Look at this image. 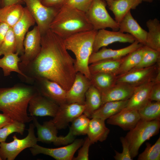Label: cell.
<instances>
[{
  "label": "cell",
  "instance_id": "1",
  "mask_svg": "<svg viewBox=\"0 0 160 160\" xmlns=\"http://www.w3.org/2000/svg\"><path fill=\"white\" fill-rule=\"evenodd\" d=\"M41 48L36 57L21 71L28 70L29 79L44 78L55 81L66 91L75 80V59L66 49L64 39L50 29L41 34Z\"/></svg>",
  "mask_w": 160,
  "mask_h": 160
},
{
  "label": "cell",
  "instance_id": "2",
  "mask_svg": "<svg viewBox=\"0 0 160 160\" xmlns=\"http://www.w3.org/2000/svg\"><path fill=\"white\" fill-rule=\"evenodd\" d=\"M38 93L34 86L22 84L0 88V111L13 120L29 122L32 118L27 113L29 102Z\"/></svg>",
  "mask_w": 160,
  "mask_h": 160
},
{
  "label": "cell",
  "instance_id": "3",
  "mask_svg": "<svg viewBox=\"0 0 160 160\" xmlns=\"http://www.w3.org/2000/svg\"><path fill=\"white\" fill-rule=\"evenodd\" d=\"M49 29L63 39L93 29L85 12L63 6L51 22Z\"/></svg>",
  "mask_w": 160,
  "mask_h": 160
},
{
  "label": "cell",
  "instance_id": "4",
  "mask_svg": "<svg viewBox=\"0 0 160 160\" xmlns=\"http://www.w3.org/2000/svg\"><path fill=\"white\" fill-rule=\"evenodd\" d=\"M97 31L94 29L77 33L64 39L65 47L75 56L74 68L90 80L89 60L93 52L95 38Z\"/></svg>",
  "mask_w": 160,
  "mask_h": 160
},
{
  "label": "cell",
  "instance_id": "5",
  "mask_svg": "<svg viewBox=\"0 0 160 160\" xmlns=\"http://www.w3.org/2000/svg\"><path fill=\"white\" fill-rule=\"evenodd\" d=\"M160 128V120L146 121L140 120L125 137L129 146L132 158L138 153L139 148L146 141L157 135Z\"/></svg>",
  "mask_w": 160,
  "mask_h": 160
},
{
  "label": "cell",
  "instance_id": "6",
  "mask_svg": "<svg viewBox=\"0 0 160 160\" xmlns=\"http://www.w3.org/2000/svg\"><path fill=\"white\" fill-rule=\"evenodd\" d=\"M107 4L103 0H93L87 11L86 16L94 30L110 28L113 31H118L119 24L108 13Z\"/></svg>",
  "mask_w": 160,
  "mask_h": 160
},
{
  "label": "cell",
  "instance_id": "7",
  "mask_svg": "<svg viewBox=\"0 0 160 160\" xmlns=\"http://www.w3.org/2000/svg\"><path fill=\"white\" fill-rule=\"evenodd\" d=\"M35 127L33 123L30 124L28 134L23 139H19L14 135L12 141L0 143V155L2 160H14L23 150L36 144L38 141L35 134Z\"/></svg>",
  "mask_w": 160,
  "mask_h": 160
},
{
  "label": "cell",
  "instance_id": "8",
  "mask_svg": "<svg viewBox=\"0 0 160 160\" xmlns=\"http://www.w3.org/2000/svg\"><path fill=\"white\" fill-rule=\"evenodd\" d=\"M32 121L37 131V140L43 143H53L55 145H67L72 142L75 136L69 132L65 136H58L57 129L52 119L44 122L41 125L36 116H32Z\"/></svg>",
  "mask_w": 160,
  "mask_h": 160
},
{
  "label": "cell",
  "instance_id": "9",
  "mask_svg": "<svg viewBox=\"0 0 160 160\" xmlns=\"http://www.w3.org/2000/svg\"><path fill=\"white\" fill-rule=\"evenodd\" d=\"M24 2L41 34L45 33L49 29L50 25L59 9L46 7L41 0H24Z\"/></svg>",
  "mask_w": 160,
  "mask_h": 160
},
{
  "label": "cell",
  "instance_id": "10",
  "mask_svg": "<svg viewBox=\"0 0 160 160\" xmlns=\"http://www.w3.org/2000/svg\"><path fill=\"white\" fill-rule=\"evenodd\" d=\"M160 81V62L150 67L130 71L117 76L116 83H124L137 87L148 82Z\"/></svg>",
  "mask_w": 160,
  "mask_h": 160
},
{
  "label": "cell",
  "instance_id": "11",
  "mask_svg": "<svg viewBox=\"0 0 160 160\" xmlns=\"http://www.w3.org/2000/svg\"><path fill=\"white\" fill-rule=\"evenodd\" d=\"M41 33L35 26L26 34L23 41L24 53L20 57L19 66L20 70L26 67L37 56L41 48Z\"/></svg>",
  "mask_w": 160,
  "mask_h": 160
},
{
  "label": "cell",
  "instance_id": "12",
  "mask_svg": "<svg viewBox=\"0 0 160 160\" xmlns=\"http://www.w3.org/2000/svg\"><path fill=\"white\" fill-rule=\"evenodd\" d=\"M84 141L82 139H75L72 142L65 146L56 148H45L36 144L31 148L30 150L34 156L42 154L49 156L57 160H71Z\"/></svg>",
  "mask_w": 160,
  "mask_h": 160
},
{
  "label": "cell",
  "instance_id": "13",
  "mask_svg": "<svg viewBox=\"0 0 160 160\" xmlns=\"http://www.w3.org/2000/svg\"><path fill=\"white\" fill-rule=\"evenodd\" d=\"M39 93L53 101L58 105L66 103L67 91L57 83L42 78L32 79Z\"/></svg>",
  "mask_w": 160,
  "mask_h": 160
},
{
  "label": "cell",
  "instance_id": "14",
  "mask_svg": "<svg viewBox=\"0 0 160 160\" xmlns=\"http://www.w3.org/2000/svg\"><path fill=\"white\" fill-rule=\"evenodd\" d=\"M85 107V104L76 103L59 105L52 121L58 130L65 129L70 123L83 113Z\"/></svg>",
  "mask_w": 160,
  "mask_h": 160
},
{
  "label": "cell",
  "instance_id": "15",
  "mask_svg": "<svg viewBox=\"0 0 160 160\" xmlns=\"http://www.w3.org/2000/svg\"><path fill=\"white\" fill-rule=\"evenodd\" d=\"M136 40L131 35L118 31H109L103 29L97 31L94 42L93 52H97L102 47L113 43H132Z\"/></svg>",
  "mask_w": 160,
  "mask_h": 160
},
{
  "label": "cell",
  "instance_id": "16",
  "mask_svg": "<svg viewBox=\"0 0 160 160\" xmlns=\"http://www.w3.org/2000/svg\"><path fill=\"white\" fill-rule=\"evenodd\" d=\"M28 107L31 116H49L53 118L57 112L59 105L38 93L31 99Z\"/></svg>",
  "mask_w": 160,
  "mask_h": 160
},
{
  "label": "cell",
  "instance_id": "17",
  "mask_svg": "<svg viewBox=\"0 0 160 160\" xmlns=\"http://www.w3.org/2000/svg\"><path fill=\"white\" fill-rule=\"evenodd\" d=\"M91 84L89 79L81 73L77 72L72 85L67 91L66 103L85 104V94Z\"/></svg>",
  "mask_w": 160,
  "mask_h": 160
},
{
  "label": "cell",
  "instance_id": "18",
  "mask_svg": "<svg viewBox=\"0 0 160 160\" xmlns=\"http://www.w3.org/2000/svg\"><path fill=\"white\" fill-rule=\"evenodd\" d=\"M143 46L135 40L129 45L117 49L102 48L97 52H92L89 60V64L103 60L108 59H114L122 58L130 52Z\"/></svg>",
  "mask_w": 160,
  "mask_h": 160
},
{
  "label": "cell",
  "instance_id": "19",
  "mask_svg": "<svg viewBox=\"0 0 160 160\" xmlns=\"http://www.w3.org/2000/svg\"><path fill=\"white\" fill-rule=\"evenodd\" d=\"M35 21L26 7H24L23 13L19 20L12 27L17 44L16 52L23 55L24 53L23 41L29 28L33 25Z\"/></svg>",
  "mask_w": 160,
  "mask_h": 160
},
{
  "label": "cell",
  "instance_id": "20",
  "mask_svg": "<svg viewBox=\"0 0 160 160\" xmlns=\"http://www.w3.org/2000/svg\"><path fill=\"white\" fill-rule=\"evenodd\" d=\"M156 80L151 81L136 87L133 94L129 99L126 107L122 111L135 110L137 111L144 106L149 101L151 88Z\"/></svg>",
  "mask_w": 160,
  "mask_h": 160
},
{
  "label": "cell",
  "instance_id": "21",
  "mask_svg": "<svg viewBox=\"0 0 160 160\" xmlns=\"http://www.w3.org/2000/svg\"><path fill=\"white\" fill-rule=\"evenodd\" d=\"M119 24V31L130 34L136 40L145 45L147 31L143 29L134 18L130 11Z\"/></svg>",
  "mask_w": 160,
  "mask_h": 160
},
{
  "label": "cell",
  "instance_id": "22",
  "mask_svg": "<svg viewBox=\"0 0 160 160\" xmlns=\"http://www.w3.org/2000/svg\"><path fill=\"white\" fill-rule=\"evenodd\" d=\"M140 120L137 110L121 111L108 119V124L118 126L125 130H130L136 126Z\"/></svg>",
  "mask_w": 160,
  "mask_h": 160
},
{
  "label": "cell",
  "instance_id": "23",
  "mask_svg": "<svg viewBox=\"0 0 160 160\" xmlns=\"http://www.w3.org/2000/svg\"><path fill=\"white\" fill-rule=\"evenodd\" d=\"M136 87L124 83H116L108 89L101 94L102 105L109 101L129 100Z\"/></svg>",
  "mask_w": 160,
  "mask_h": 160
},
{
  "label": "cell",
  "instance_id": "24",
  "mask_svg": "<svg viewBox=\"0 0 160 160\" xmlns=\"http://www.w3.org/2000/svg\"><path fill=\"white\" fill-rule=\"evenodd\" d=\"M90 120L87 135L92 144L98 141L102 142L107 139L110 129L105 125V120L97 118Z\"/></svg>",
  "mask_w": 160,
  "mask_h": 160
},
{
  "label": "cell",
  "instance_id": "25",
  "mask_svg": "<svg viewBox=\"0 0 160 160\" xmlns=\"http://www.w3.org/2000/svg\"><path fill=\"white\" fill-rule=\"evenodd\" d=\"M143 0H113L107 3L109 9L119 24L126 14L131 9H135Z\"/></svg>",
  "mask_w": 160,
  "mask_h": 160
},
{
  "label": "cell",
  "instance_id": "26",
  "mask_svg": "<svg viewBox=\"0 0 160 160\" xmlns=\"http://www.w3.org/2000/svg\"><path fill=\"white\" fill-rule=\"evenodd\" d=\"M128 100L111 101L105 103L92 114L90 119L97 118L105 120L119 113L126 107Z\"/></svg>",
  "mask_w": 160,
  "mask_h": 160
},
{
  "label": "cell",
  "instance_id": "27",
  "mask_svg": "<svg viewBox=\"0 0 160 160\" xmlns=\"http://www.w3.org/2000/svg\"><path fill=\"white\" fill-rule=\"evenodd\" d=\"M24 10V7L20 4L0 8V21L12 28L22 17Z\"/></svg>",
  "mask_w": 160,
  "mask_h": 160
},
{
  "label": "cell",
  "instance_id": "28",
  "mask_svg": "<svg viewBox=\"0 0 160 160\" xmlns=\"http://www.w3.org/2000/svg\"><path fill=\"white\" fill-rule=\"evenodd\" d=\"M17 52L9 53L4 55L0 58V68L3 70L4 76H9L12 72H16L26 79H28L27 76L20 69L19 63L20 59Z\"/></svg>",
  "mask_w": 160,
  "mask_h": 160
},
{
  "label": "cell",
  "instance_id": "29",
  "mask_svg": "<svg viewBox=\"0 0 160 160\" xmlns=\"http://www.w3.org/2000/svg\"><path fill=\"white\" fill-rule=\"evenodd\" d=\"M146 25L148 28L145 44L146 46L160 52V22L156 18L148 20Z\"/></svg>",
  "mask_w": 160,
  "mask_h": 160
},
{
  "label": "cell",
  "instance_id": "30",
  "mask_svg": "<svg viewBox=\"0 0 160 160\" xmlns=\"http://www.w3.org/2000/svg\"><path fill=\"white\" fill-rule=\"evenodd\" d=\"M85 105V107L83 113L90 119L92 114L102 105L101 93L92 84L86 92Z\"/></svg>",
  "mask_w": 160,
  "mask_h": 160
},
{
  "label": "cell",
  "instance_id": "31",
  "mask_svg": "<svg viewBox=\"0 0 160 160\" xmlns=\"http://www.w3.org/2000/svg\"><path fill=\"white\" fill-rule=\"evenodd\" d=\"M123 58L117 59H105L92 63L89 66L90 72L91 74L100 72L108 73L116 76Z\"/></svg>",
  "mask_w": 160,
  "mask_h": 160
},
{
  "label": "cell",
  "instance_id": "32",
  "mask_svg": "<svg viewBox=\"0 0 160 160\" xmlns=\"http://www.w3.org/2000/svg\"><path fill=\"white\" fill-rule=\"evenodd\" d=\"M115 74L108 73L100 72L91 74L90 81L101 93L107 91L116 83Z\"/></svg>",
  "mask_w": 160,
  "mask_h": 160
},
{
  "label": "cell",
  "instance_id": "33",
  "mask_svg": "<svg viewBox=\"0 0 160 160\" xmlns=\"http://www.w3.org/2000/svg\"><path fill=\"white\" fill-rule=\"evenodd\" d=\"M143 46L130 52L123 58L116 76L129 72L139 63L142 56Z\"/></svg>",
  "mask_w": 160,
  "mask_h": 160
},
{
  "label": "cell",
  "instance_id": "34",
  "mask_svg": "<svg viewBox=\"0 0 160 160\" xmlns=\"http://www.w3.org/2000/svg\"><path fill=\"white\" fill-rule=\"evenodd\" d=\"M159 62L160 52L143 45L141 60L139 63L131 70L150 67Z\"/></svg>",
  "mask_w": 160,
  "mask_h": 160
},
{
  "label": "cell",
  "instance_id": "35",
  "mask_svg": "<svg viewBox=\"0 0 160 160\" xmlns=\"http://www.w3.org/2000/svg\"><path fill=\"white\" fill-rule=\"evenodd\" d=\"M138 111L141 120L146 121L160 120V102L149 101Z\"/></svg>",
  "mask_w": 160,
  "mask_h": 160
},
{
  "label": "cell",
  "instance_id": "36",
  "mask_svg": "<svg viewBox=\"0 0 160 160\" xmlns=\"http://www.w3.org/2000/svg\"><path fill=\"white\" fill-rule=\"evenodd\" d=\"M90 118L83 113L71 123L69 132L74 136L87 135Z\"/></svg>",
  "mask_w": 160,
  "mask_h": 160
},
{
  "label": "cell",
  "instance_id": "37",
  "mask_svg": "<svg viewBox=\"0 0 160 160\" xmlns=\"http://www.w3.org/2000/svg\"><path fill=\"white\" fill-rule=\"evenodd\" d=\"M146 147L144 151L140 154L138 160H160V137L156 143L152 145L149 143H146Z\"/></svg>",
  "mask_w": 160,
  "mask_h": 160
},
{
  "label": "cell",
  "instance_id": "38",
  "mask_svg": "<svg viewBox=\"0 0 160 160\" xmlns=\"http://www.w3.org/2000/svg\"><path fill=\"white\" fill-rule=\"evenodd\" d=\"M25 128L24 123L13 120L0 129V143L5 142L7 137L12 133L17 132L23 135Z\"/></svg>",
  "mask_w": 160,
  "mask_h": 160
},
{
  "label": "cell",
  "instance_id": "39",
  "mask_svg": "<svg viewBox=\"0 0 160 160\" xmlns=\"http://www.w3.org/2000/svg\"><path fill=\"white\" fill-rule=\"evenodd\" d=\"M17 50L15 37L12 28L9 27L0 46V55L9 53H15Z\"/></svg>",
  "mask_w": 160,
  "mask_h": 160
},
{
  "label": "cell",
  "instance_id": "40",
  "mask_svg": "<svg viewBox=\"0 0 160 160\" xmlns=\"http://www.w3.org/2000/svg\"><path fill=\"white\" fill-rule=\"evenodd\" d=\"M93 0H66L63 6L86 12Z\"/></svg>",
  "mask_w": 160,
  "mask_h": 160
},
{
  "label": "cell",
  "instance_id": "41",
  "mask_svg": "<svg viewBox=\"0 0 160 160\" xmlns=\"http://www.w3.org/2000/svg\"><path fill=\"white\" fill-rule=\"evenodd\" d=\"M120 140L122 144L123 150L121 153L115 151V154L114 156L116 160H132V158L129 144L125 137H121Z\"/></svg>",
  "mask_w": 160,
  "mask_h": 160
},
{
  "label": "cell",
  "instance_id": "42",
  "mask_svg": "<svg viewBox=\"0 0 160 160\" xmlns=\"http://www.w3.org/2000/svg\"><path fill=\"white\" fill-rule=\"evenodd\" d=\"M92 145L90 141L87 137L84 140L81 147L79 150L77 156L74 157L73 160H89V152L90 146Z\"/></svg>",
  "mask_w": 160,
  "mask_h": 160
},
{
  "label": "cell",
  "instance_id": "43",
  "mask_svg": "<svg viewBox=\"0 0 160 160\" xmlns=\"http://www.w3.org/2000/svg\"><path fill=\"white\" fill-rule=\"evenodd\" d=\"M149 100L160 102V81H156L153 85L150 93Z\"/></svg>",
  "mask_w": 160,
  "mask_h": 160
},
{
  "label": "cell",
  "instance_id": "44",
  "mask_svg": "<svg viewBox=\"0 0 160 160\" xmlns=\"http://www.w3.org/2000/svg\"><path fill=\"white\" fill-rule=\"evenodd\" d=\"M66 0H41L44 6L60 9L63 5Z\"/></svg>",
  "mask_w": 160,
  "mask_h": 160
},
{
  "label": "cell",
  "instance_id": "45",
  "mask_svg": "<svg viewBox=\"0 0 160 160\" xmlns=\"http://www.w3.org/2000/svg\"><path fill=\"white\" fill-rule=\"evenodd\" d=\"M9 27L5 23L0 21V46L3 41Z\"/></svg>",
  "mask_w": 160,
  "mask_h": 160
},
{
  "label": "cell",
  "instance_id": "46",
  "mask_svg": "<svg viewBox=\"0 0 160 160\" xmlns=\"http://www.w3.org/2000/svg\"><path fill=\"white\" fill-rule=\"evenodd\" d=\"M13 121L7 114L3 113H0V129Z\"/></svg>",
  "mask_w": 160,
  "mask_h": 160
},
{
  "label": "cell",
  "instance_id": "47",
  "mask_svg": "<svg viewBox=\"0 0 160 160\" xmlns=\"http://www.w3.org/2000/svg\"><path fill=\"white\" fill-rule=\"evenodd\" d=\"M24 3V0H1L0 8L8 6L17 4H22Z\"/></svg>",
  "mask_w": 160,
  "mask_h": 160
},
{
  "label": "cell",
  "instance_id": "48",
  "mask_svg": "<svg viewBox=\"0 0 160 160\" xmlns=\"http://www.w3.org/2000/svg\"><path fill=\"white\" fill-rule=\"evenodd\" d=\"M153 0H143L144 1H146L148 2H152Z\"/></svg>",
  "mask_w": 160,
  "mask_h": 160
},
{
  "label": "cell",
  "instance_id": "49",
  "mask_svg": "<svg viewBox=\"0 0 160 160\" xmlns=\"http://www.w3.org/2000/svg\"><path fill=\"white\" fill-rule=\"evenodd\" d=\"M106 1V3L109 2L113 0H105Z\"/></svg>",
  "mask_w": 160,
  "mask_h": 160
},
{
  "label": "cell",
  "instance_id": "50",
  "mask_svg": "<svg viewBox=\"0 0 160 160\" xmlns=\"http://www.w3.org/2000/svg\"><path fill=\"white\" fill-rule=\"evenodd\" d=\"M2 160V159L1 158V157L0 155V160Z\"/></svg>",
  "mask_w": 160,
  "mask_h": 160
},
{
  "label": "cell",
  "instance_id": "51",
  "mask_svg": "<svg viewBox=\"0 0 160 160\" xmlns=\"http://www.w3.org/2000/svg\"><path fill=\"white\" fill-rule=\"evenodd\" d=\"M1 0H0V4H1Z\"/></svg>",
  "mask_w": 160,
  "mask_h": 160
}]
</instances>
